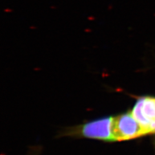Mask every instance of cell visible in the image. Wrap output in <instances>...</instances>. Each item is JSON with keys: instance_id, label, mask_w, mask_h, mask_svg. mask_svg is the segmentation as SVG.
<instances>
[{"instance_id": "6da1fadb", "label": "cell", "mask_w": 155, "mask_h": 155, "mask_svg": "<svg viewBox=\"0 0 155 155\" xmlns=\"http://www.w3.org/2000/svg\"><path fill=\"white\" fill-rule=\"evenodd\" d=\"M112 134L114 140H127L148 134V132L134 118L132 113L113 118Z\"/></svg>"}, {"instance_id": "7a4b0ae2", "label": "cell", "mask_w": 155, "mask_h": 155, "mask_svg": "<svg viewBox=\"0 0 155 155\" xmlns=\"http://www.w3.org/2000/svg\"><path fill=\"white\" fill-rule=\"evenodd\" d=\"M131 113L148 133L151 134V125L155 123V98L144 97L138 99Z\"/></svg>"}, {"instance_id": "3957f363", "label": "cell", "mask_w": 155, "mask_h": 155, "mask_svg": "<svg viewBox=\"0 0 155 155\" xmlns=\"http://www.w3.org/2000/svg\"><path fill=\"white\" fill-rule=\"evenodd\" d=\"M113 118H106L93 121L82 126L80 130L84 137L101 140H114L112 134Z\"/></svg>"}, {"instance_id": "277c9868", "label": "cell", "mask_w": 155, "mask_h": 155, "mask_svg": "<svg viewBox=\"0 0 155 155\" xmlns=\"http://www.w3.org/2000/svg\"><path fill=\"white\" fill-rule=\"evenodd\" d=\"M151 134L155 133V123H153L151 125Z\"/></svg>"}]
</instances>
